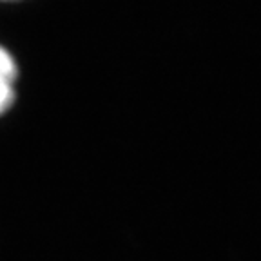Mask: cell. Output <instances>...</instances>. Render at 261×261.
<instances>
[{
    "label": "cell",
    "instance_id": "obj_1",
    "mask_svg": "<svg viewBox=\"0 0 261 261\" xmlns=\"http://www.w3.org/2000/svg\"><path fill=\"white\" fill-rule=\"evenodd\" d=\"M16 64L4 47H0V114L15 100Z\"/></svg>",
    "mask_w": 261,
    "mask_h": 261
}]
</instances>
